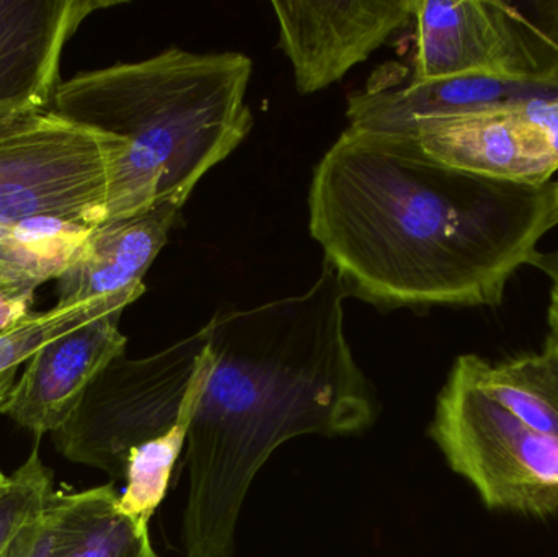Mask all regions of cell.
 Segmentation results:
<instances>
[{
  "mask_svg": "<svg viewBox=\"0 0 558 557\" xmlns=\"http://www.w3.org/2000/svg\"><path fill=\"white\" fill-rule=\"evenodd\" d=\"M92 229L59 219L0 225V288L33 301L36 288L61 277Z\"/></svg>",
  "mask_w": 558,
  "mask_h": 557,
  "instance_id": "2e32d148",
  "label": "cell"
},
{
  "mask_svg": "<svg viewBox=\"0 0 558 557\" xmlns=\"http://www.w3.org/2000/svg\"><path fill=\"white\" fill-rule=\"evenodd\" d=\"M140 298L141 294L126 293L82 306H54L46 313H32L0 334V415L5 412L10 392L19 378L16 372L39 347L101 314L124 311Z\"/></svg>",
  "mask_w": 558,
  "mask_h": 557,
  "instance_id": "e0dca14e",
  "label": "cell"
},
{
  "mask_svg": "<svg viewBox=\"0 0 558 557\" xmlns=\"http://www.w3.org/2000/svg\"><path fill=\"white\" fill-rule=\"evenodd\" d=\"M182 208L162 202L95 226L58 278L56 306L74 307L120 294H143L144 275L169 241Z\"/></svg>",
  "mask_w": 558,
  "mask_h": 557,
  "instance_id": "7c38bea8",
  "label": "cell"
},
{
  "mask_svg": "<svg viewBox=\"0 0 558 557\" xmlns=\"http://www.w3.org/2000/svg\"><path fill=\"white\" fill-rule=\"evenodd\" d=\"M252 69L241 52L170 48L59 84L56 114L123 146L111 170L107 219L162 202L185 205L254 126L245 101Z\"/></svg>",
  "mask_w": 558,
  "mask_h": 557,
  "instance_id": "3957f363",
  "label": "cell"
},
{
  "mask_svg": "<svg viewBox=\"0 0 558 557\" xmlns=\"http://www.w3.org/2000/svg\"><path fill=\"white\" fill-rule=\"evenodd\" d=\"M279 46L299 94L341 81L413 19V0H277Z\"/></svg>",
  "mask_w": 558,
  "mask_h": 557,
  "instance_id": "9c48e42d",
  "label": "cell"
},
{
  "mask_svg": "<svg viewBox=\"0 0 558 557\" xmlns=\"http://www.w3.org/2000/svg\"><path fill=\"white\" fill-rule=\"evenodd\" d=\"M410 84L481 74L514 82L558 77V0H413Z\"/></svg>",
  "mask_w": 558,
  "mask_h": 557,
  "instance_id": "8992f818",
  "label": "cell"
},
{
  "mask_svg": "<svg viewBox=\"0 0 558 557\" xmlns=\"http://www.w3.org/2000/svg\"><path fill=\"white\" fill-rule=\"evenodd\" d=\"M533 97H558V77L547 82H514L471 74L410 84L400 90L369 88L348 100V128L413 136L422 121L462 117Z\"/></svg>",
  "mask_w": 558,
  "mask_h": 557,
  "instance_id": "4fadbf2b",
  "label": "cell"
},
{
  "mask_svg": "<svg viewBox=\"0 0 558 557\" xmlns=\"http://www.w3.org/2000/svg\"><path fill=\"white\" fill-rule=\"evenodd\" d=\"M208 373L205 327L143 359H114L88 386L61 431L62 457L123 480L128 457L192 417Z\"/></svg>",
  "mask_w": 558,
  "mask_h": 557,
  "instance_id": "277c9868",
  "label": "cell"
},
{
  "mask_svg": "<svg viewBox=\"0 0 558 557\" xmlns=\"http://www.w3.org/2000/svg\"><path fill=\"white\" fill-rule=\"evenodd\" d=\"M39 111L13 110V108H0V131L7 130L12 124L32 117Z\"/></svg>",
  "mask_w": 558,
  "mask_h": 557,
  "instance_id": "7402d4cb",
  "label": "cell"
},
{
  "mask_svg": "<svg viewBox=\"0 0 558 557\" xmlns=\"http://www.w3.org/2000/svg\"><path fill=\"white\" fill-rule=\"evenodd\" d=\"M52 543H54V520H52L51 504H49L46 512L26 525L0 557H51Z\"/></svg>",
  "mask_w": 558,
  "mask_h": 557,
  "instance_id": "ffe728a7",
  "label": "cell"
},
{
  "mask_svg": "<svg viewBox=\"0 0 558 557\" xmlns=\"http://www.w3.org/2000/svg\"><path fill=\"white\" fill-rule=\"evenodd\" d=\"M121 314H101L39 347L16 378L3 415L38 438L61 431L92 382L126 352Z\"/></svg>",
  "mask_w": 558,
  "mask_h": 557,
  "instance_id": "30bf717a",
  "label": "cell"
},
{
  "mask_svg": "<svg viewBox=\"0 0 558 557\" xmlns=\"http://www.w3.org/2000/svg\"><path fill=\"white\" fill-rule=\"evenodd\" d=\"M118 500L113 484L56 493L51 557H159L150 543L149 526L121 512Z\"/></svg>",
  "mask_w": 558,
  "mask_h": 557,
  "instance_id": "5bb4252c",
  "label": "cell"
},
{
  "mask_svg": "<svg viewBox=\"0 0 558 557\" xmlns=\"http://www.w3.org/2000/svg\"><path fill=\"white\" fill-rule=\"evenodd\" d=\"M56 493L52 471L43 463L35 447L9 476L0 496V556L26 525L46 512Z\"/></svg>",
  "mask_w": 558,
  "mask_h": 557,
  "instance_id": "d6986e66",
  "label": "cell"
},
{
  "mask_svg": "<svg viewBox=\"0 0 558 557\" xmlns=\"http://www.w3.org/2000/svg\"><path fill=\"white\" fill-rule=\"evenodd\" d=\"M469 372L488 396L541 434L558 438V342L501 362L468 353Z\"/></svg>",
  "mask_w": 558,
  "mask_h": 557,
  "instance_id": "9a60e30c",
  "label": "cell"
},
{
  "mask_svg": "<svg viewBox=\"0 0 558 557\" xmlns=\"http://www.w3.org/2000/svg\"><path fill=\"white\" fill-rule=\"evenodd\" d=\"M117 137L52 110L0 131V225L59 219L95 228L107 219Z\"/></svg>",
  "mask_w": 558,
  "mask_h": 557,
  "instance_id": "52a82bcc",
  "label": "cell"
},
{
  "mask_svg": "<svg viewBox=\"0 0 558 557\" xmlns=\"http://www.w3.org/2000/svg\"><path fill=\"white\" fill-rule=\"evenodd\" d=\"M7 484H9V476L0 470V496H2L3 491H5Z\"/></svg>",
  "mask_w": 558,
  "mask_h": 557,
  "instance_id": "603a6c76",
  "label": "cell"
},
{
  "mask_svg": "<svg viewBox=\"0 0 558 557\" xmlns=\"http://www.w3.org/2000/svg\"><path fill=\"white\" fill-rule=\"evenodd\" d=\"M429 435L487 509L534 519L558 512V438L488 396L462 355L439 392Z\"/></svg>",
  "mask_w": 558,
  "mask_h": 557,
  "instance_id": "5b68a950",
  "label": "cell"
},
{
  "mask_svg": "<svg viewBox=\"0 0 558 557\" xmlns=\"http://www.w3.org/2000/svg\"><path fill=\"white\" fill-rule=\"evenodd\" d=\"M192 419L193 415L183 419L172 431L134 448L128 457L123 474L124 489L118 504L121 512L143 526H149L154 512L166 499L173 468L186 445Z\"/></svg>",
  "mask_w": 558,
  "mask_h": 557,
  "instance_id": "ac0fdd59",
  "label": "cell"
},
{
  "mask_svg": "<svg viewBox=\"0 0 558 557\" xmlns=\"http://www.w3.org/2000/svg\"><path fill=\"white\" fill-rule=\"evenodd\" d=\"M32 303V300L12 296L0 288V334L29 316Z\"/></svg>",
  "mask_w": 558,
  "mask_h": 557,
  "instance_id": "44dd1931",
  "label": "cell"
},
{
  "mask_svg": "<svg viewBox=\"0 0 558 557\" xmlns=\"http://www.w3.org/2000/svg\"><path fill=\"white\" fill-rule=\"evenodd\" d=\"M114 0H0V108L45 111L62 49L87 16Z\"/></svg>",
  "mask_w": 558,
  "mask_h": 557,
  "instance_id": "8fae6325",
  "label": "cell"
},
{
  "mask_svg": "<svg viewBox=\"0 0 558 557\" xmlns=\"http://www.w3.org/2000/svg\"><path fill=\"white\" fill-rule=\"evenodd\" d=\"M413 136L435 159L505 182L544 186L558 172V97L422 121Z\"/></svg>",
  "mask_w": 558,
  "mask_h": 557,
  "instance_id": "ba28073f",
  "label": "cell"
},
{
  "mask_svg": "<svg viewBox=\"0 0 558 557\" xmlns=\"http://www.w3.org/2000/svg\"><path fill=\"white\" fill-rule=\"evenodd\" d=\"M557 225L558 182L468 172L403 134L348 128L308 190V229L325 261L350 298L380 310L498 306Z\"/></svg>",
  "mask_w": 558,
  "mask_h": 557,
  "instance_id": "6da1fadb",
  "label": "cell"
},
{
  "mask_svg": "<svg viewBox=\"0 0 558 557\" xmlns=\"http://www.w3.org/2000/svg\"><path fill=\"white\" fill-rule=\"evenodd\" d=\"M350 298L325 261L304 293L216 314L208 373L185 445V557H234L251 484L279 445L360 434L377 401L344 334Z\"/></svg>",
  "mask_w": 558,
  "mask_h": 557,
  "instance_id": "7a4b0ae2",
  "label": "cell"
}]
</instances>
